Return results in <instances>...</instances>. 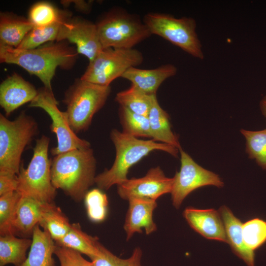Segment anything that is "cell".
<instances>
[{
    "label": "cell",
    "mask_w": 266,
    "mask_h": 266,
    "mask_svg": "<svg viewBox=\"0 0 266 266\" xmlns=\"http://www.w3.org/2000/svg\"><path fill=\"white\" fill-rule=\"evenodd\" d=\"M71 13L64 11L61 18L55 23L46 27L33 28L25 36L20 45L15 48L29 50L36 48L47 42L57 41L63 22Z\"/></svg>",
    "instance_id": "26"
},
{
    "label": "cell",
    "mask_w": 266,
    "mask_h": 266,
    "mask_svg": "<svg viewBox=\"0 0 266 266\" xmlns=\"http://www.w3.org/2000/svg\"><path fill=\"white\" fill-rule=\"evenodd\" d=\"M33 24L24 17L8 12L0 14V45L17 48Z\"/></svg>",
    "instance_id": "21"
},
{
    "label": "cell",
    "mask_w": 266,
    "mask_h": 266,
    "mask_svg": "<svg viewBox=\"0 0 266 266\" xmlns=\"http://www.w3.org/2000/svg\"><path fill=\"white\" fill-rule=\"evenodd\" d=\"M128 201L129 205L124 226L127 240L136 233H142V229L147 234L155 232L157 226L153 214L157 206L156 201L146 198H133Z\"/></svg>",
    "instance_id": "16"
},
{
    "label": "cell",
    "mask_w": 266,
    "mask_h": 266,
    "mask_svg": "<svg viewBox=\"0 0 266 266\" xmlns=\"http://www.w3.org/2000/svg\"><path fill=\"white\" fill-rule=\"evenodd\" d=\"M240 132L246 139V151L249 157L266 169V129L259 131L242 129Z\"/></svg>",
    "instance_id": "29"
},
{
    "label": "cell",
    "mask_w": 266,
    "mask_h": 266,
    "mask_svg": "<svg viewBox=\"0 0 266 266\" xmlns=\"http://www.w3.org/2000/svg\"><path fill=\"white\" fill-rule=\"evenodd\" d=\"M260 106L263 114L266 118V96L260 101Z\"/></svg>",
    "instance_id": "38"
},
{
    "label": "cell",
    "mask_w": 266,
    "mask_h": 266,
    "mask_svg": "<svg viewBox=\"0 0 266 266\" xmlns=\"http://www.w3.org/2000/svg\"><path fill=\"white\" fill-rule=\"evenodd\" d=\"M218 211L224 225L227 243L233 252L247 266H255V252L249 249L244 243L241 221L226 205H222Z\"/></svg>",
    "instance_id": "19"
},
{
    "label": "cell",
    "mask_w": 266,
    "mask_h": 266,
    "mask_svg": "<svg viewBox=\"0 0 266 266\" xmlns=\"http://www.w3.org/2000/svg\"><path fill=\"white\" fill-rule=\"evenodd\" d=\"M50 138L43 135L36 139L33 155L27 167L21 164L17 190L22 196L43 203H52L56 189L51 179V159L48 157Z\"/></svg>",
    "instance_id": "5"
},
{
    "label": "cell",
    "mask_w": 266,
    "mask_h": 266,
    "mask_svg": "<svg viewBox=\"0 0 266 266\" xmlns=\"http://www.w3.org/2000/svg\"><path fill=\"white\" fill-rule=\"evenodd\" d=\"M65 40L75 44L78 53L89 62L103 49L96 24L82 18L70 16L63 22L57 41Z\"/></svg>",
    "instance_id": "12"
},
{
    "label": "cell",
    "mask_w": 266,
    "mask_h": 266,
    "mask_svg": "<svg viewBox=\"0 0 266 266\" xmlns=\"http://www.w3.org/2000/svg\"><path fill=\"white\" fill-rule=\"evenodd\" d=\"M177 68L172 64L162 65L153 69H141L132 67L122 77L130 81L139 90L149 95H156V92L166 79L174 76Z\"/></svg>",
    "instance_id": "17"
},
{
    "label": "cell",
    "mask_w": 266,
    "mask_h": 266,
    "mask_svg": "<svg viewBox=\"0 0 266 266\" xmlns=\"http://www.w3.org/2000/svg\"><path fill=\"white\" fill-rule=\"evenodd\" d=\"M38 90L16 73L7 77L0 85V105L5 116L25 103L31 102Z\"/></svg>",
    "instance_id": "14"
},
{
    "label": "cell",
    "mask_w": 266,
    "mask_h": 266,
    "mask_svg": "<svg viewBox=\"0 0 266 266\" xmlns=\"http://www.w3.org/2000/svg\"><path fill=\"white\" fill-rule=\"evenodd\" d=\"M18 175L0 174V196L17 191Z\"/></svg>",
    "instance_id": "36"
},
{
    "label": "cell",
    "mask_w": 266,
    "mask_h": 266,
    "mask_svg": "<svg viewBox=\"0 0 266 266\" xmlns=\"http://www.w3.org/2000/svg\"><path fill=\"white\" fill-rule=\"evenodd\" d=\"M143 21L152 34L165 39L195 58L203 59L193 18H177L169 14L151 12L145 15Z\"/></svg>",
    "instance_id": "8"
},
{
    "label": "cell",
    "mask_w": 266,
    "mask_h": 266,
    "mask_svg": "<svg viewBox=\"0 0 266 266\" xmlns=\"http://www.w3.org/2000/svg\"><path fill=\"white\" fill-rule=\"evenodd\" d=\"M183 215L195 231L206 239L227 243L224 225L219 211L187 207Z\"/></svg>",
    "instance_id": "15"
},
{
    "label": "cell",
    "mask_w": 266,
    "mask_h": 266,
    "mask_svg": "<svg viewBox=\"0 0 266 266\" xmlns=\"http://www.w3.org/2000/svg\"><path fill=\"white\" fill-rule=\"evenodd\" d=\"M96 24L103 48H133L152 35L138 15L119 7L110 10Z\"/></svg>",
    "instance_id": "6"
},
{
    "label": "cell",
    "mask_w": 266,
    "mask_h": 266,
    "mask_svg": "<svg viewBox=\"0 0 266 266\" xmlns=\"http://www.w3.org/2000/svg\"><path fill=\"white\" fill-rule=\"evenodd\" d=\"M64 41L51 42L29 50L0 45V61L22 67L38 77L45 89L53 92L51 81L56 68H71L78 54L76 50Z\"/></svg>",
    "instance_id": "1"
},
{
    "label": "cell",
    "mask_w": 266,
    "mask_h": 266,
    "mask_svg": "<svg viewBox=\"0 0 266 266\" xmlns=\"http://www.w3.org/2000/svg\"><path fill=\"white\" fill-rule=\"evenodd\" d=\"M32 243V239L18 238L12 233L0 235V266L21 265L27 257V252Z\"/></svg>",
    "instance_id": "25"
},
{
    "label": "cell",
    "mask_w": 266,
    "mask_h": 266,
    "mask_svg": "<svg viewBox=\"0 0 266 266\" xmlns=\"http://www.w3.org/2000/svg\"><path fill=\"white\" fill-rule=\"evenodd\" d=\"M52 182L75 201L84 199L95 183L96 160L91 147L71 150L51 159Z\"/></svg>",
    "instance_id": "2"
},
{
    "label": "cell",
    "mask_w": 266,
    "mask_h": 266,
    "mask_svg": "<svg viewBox=\"0 0 266 266\" xmlns=\"http://www.w3.org/2000/svg\"><path fill=\"white\" fill-rule=\"evenodd\" d=\"M55 241L46 231L36 225L32 234V243L25 261L19 266H55L53 258Z\"/></svg>",
    "instance_id": "20"
},
{
    "label": "cell",
    "mask_w": 266,
    "mask_h": 266,
    "mask_svg": "<svg viewBox=\"0 0 266 266\" xmlns=\"http://www.w3.org/2000/svg\"><path fill=\"white\" fill-rule=\"evenodd\" d=\"M142 255L141 249L137 247L129 258L122 259L101 245L100 254L90 259L94 266H142Z\"/></svg>",
    "instance_id": "33"
},
{
    "label": "cell",
    "mask_w": 266,
    "mask_h": 266,
    "mask_svg": "<svg viewBox=\"0 0 266 266\" xmlns=\"http://www.w3.org/2000/svg\"><path fill=\"white\" fill-rule=\"evenodd\" d=\"M64 11L57 9L49 2L41 1L33 5L29 13V20L33 28L46 27L56 22Z\"/></svg>",
    "instance_id": "30"
},
{
    "label": "cell",
    "mask_w": 266,
    "mask_h": 266,
    "mask_svg": "<svg viewBox=\"0 0 266 266\" xmlns=\"http://www.w3.org/2000/svg\"><path fill=\"white\" fill-rule=\"evenodd\" d=\"M244 242L247 248L255 252L266 242V221L255 218L242 224Z\"/></svg>",
    "instance_id": "31"
},
{
    "label": "cell",
    "mask_w": 266,
    "mask_h": 266,
    "mask_svg": "<svg viewBox=\"0 0 266 266\" xmlns=\"http://www.w3.org/2000/svg\"><path fill=\"white\" fill-rule=\"evenodd\" d=\"M111 91L104 86L77 79L65 94L69 125L76 133L86 131L94 115L104 105Z\"/></svg>",
    "instance_id": "7"
},
{
    "label": "cell",
    "mask_w": 266,
    "mask_h": 266,
    "mask_svg": "<svg viewBox=\"0 0 266 266\" xmlns=\"http://www.w3.org/2000/svg\"><path fill=\"white\" fill-rule=\"evenodd\" d=\"M143 56L134 49L103 48L89 65L80 79L99 85L108 86L122 77L132 67L142 64Z\"/></svg>",
    "instance_id": "9"
},
{
    "label": "cell",
    "mask_w": 266,
    "mask_h": 266,
    "mask_svg": "<svg viewBox=\"0 0 266 266\" xmlns=\"http://www.w3.org/2000/svg\"><path fill=\"white\" fill-rule=\"evenodd\" d=\"M88 216L94 222L103 221L107 215L108 199L100 189L88 191L84 197Z\"/></svg>",
    "instance_id": "32"
},
{
    "label": "cell",
    "mask_w": 266,
    "mask_h": 266,
    "mask_svg": "<svg viewBox=\"0 0 266 266\" xmlns=\"http://www.w3.org/2000/svg\"><path fill=\"white\" fill-rule=\"evenodd\" d=\"M55 244L85 254L90 259L100 254L101 246L97 237L83 232L80 225L77 223L71 224L67 234L62 239L55 242Z\"/></svg>",
    "instance_id": "23"
},
{
    "label": "cell",
    "mask_w": 266,
    "mask_h": 266,
    "mask_svg": "<svg viewBox=\"0 0 266 266\" xmlns=\"http://www.w3.org/2000/svg\"><path fill=\"white\" fill-rule=\"evenodd\" d=\"M53 92L44 88L38 90V94L30 102L29 106L43 109L50 117L52 123L51 131L56 134L57 145L52 148L51 153L53 156L79 148L90 147L89 141L81 139L71 129L66 113L61 111L58 107Z\"/></svg>",
    "instance_id": "10"
},
{
    "label": "cell",
    "mask_w": 266,
    "mask_h": 266,
    "mask_svg": "<svg viewBox=\"0 0 266 266\" xmlns=\"http://www.w3.org/2000/svg\"><path fill=\"white\" fill-rule=\"evenodd\" d=\"M153 96L147 95L132 85L129 89L118 93L115 100L120 106L133 113L147 116Z\"/></svg>",
    "instance_id": "27"
},
{
    "label": "cell",
    "mask_w": 266,
    "mask_h": 266,
    "mask_svg": "<svg viewBox=\"0 0 266 266\" xmlns=\"http://www.w3.org/2000/svg\"><path fill=\"white\" fill-rule=\"evenodd\" d=\"M38 130L34 118L24 111L12 121L0 114V174H19L22 153Z\"/></svg>",
    "instance_id": "4"
},
{
    "label": "cell",
    "mask_w": 266,
    "mask_h": 266,
    "mask_svg": "<svg viewBox=\"0 0 266 266\" xmlns=\"http://www.w3.org/2000/svg\"><path fill=\"white\" fill-rule=\"evenodd\" d=\"M43 202L21 196L10 224V233L24 238L32 235L40 220Z\"/></svg>",
    "instance_id": "18"
},
{
    "label": "cell",
    "mask_w": 266,
    "mask_h": 266,
    "mask_svg": "<svg viewBox=\"0 0 266 266\" xmlns=\"http://www.w3.org/2000/svg\"><path fill=\"white\" fill-rule=\"evenodd\" d=\"M110 138L116 150L115 159L110 168L96 177L95 183L100 190H107L127 181L130 168L153 151H163L175 157L179 151L172 146L153 139H140L116 129L112 130Z\"/></svg>",
    "instance_id": "3"
},
{
    "label": "cell",
    "mask_w": 266,
    "mask_h": 266,
    "mask_svg": "<svg viewBox=\"0 0 266 266\" xmlns=\"http://www.w3.org/2000/svg\"><path fill=\"white\" fill-rule=\"evenodd\" d=\"M147 117L153 140L172 146L179 150L181 148L178 137L171 130L169 116L160 105L156 95L153 96Z\"/></svg>",
    "instance_id": "22"
},
{
    "label": "cell",
    "mask_w": 266,
    "mask_h": 266,
    "mask_svg": "<svg viewBox=\"0 0 266 266\" xmlns=\"http://www.w3.org/2000/svg\"><path fill=\"white\" fill-rule=\"evenodd\" d=\"M69 1L75 3V7L80 11L89 13L91 10L92 1L91 2H86L84 0H71Z\"/></svg>",
    "instance_id": "37"
},
{
    "label": "cell",
    "mask_w": 266,
    "mask_h": 266,
    "mask_svg": "<svg viewBox=\"0 0 266 266\" xmlns=\"http://www.w3.org/2000/svg\"><path fill=\"white\" fill-rule=\"evenodd\" d=\"M38 225L48 232L55 242L62 239L71 226L68 218L54 202L42 203Z\"/></svg>",
    "instance_id": "24"
},
{
    "label": "cell",
    "mask_w": 266,
    "mask_h": 266,
    "mask_svg": "<svg viewBox=\"0 0 266 266\" xmlns=\"http://www.w3.org/2000/svg\"><path fill=\"white\" fill-rule=\"evenodd\" d=\"M54 255L60 266H94L91 261L86 260L81 253L65 247L56 245Z\"/></svg>",
    "instance_id": "35"
},
{
    "label": "cell",
    "mask_w": 266,
    "mask_h": 266,
    "mask_svg": "<svg viewBox=\"0 0 266 266\" xmlns=\"http://www.w3.org/2000/svg\"><path fill=\"white\" fill-rule=\"evenodd\" d=\"M21 196L17 191L0 196V235L11 233V222Z\"/></svg>",
    "instance_id": "34"
},
{
    "label": "cell",
    "mask_w": 266,
    "mask_h": 266,
    "mask_svg": "<svg viewBox=\"0 0 266 266\" xmlns=\"http://www.w3.org/2000/svg\"><path fill=\"white\" fill-rule=\"evenodd\" d=\"M180 168L173 178L171 192L173 205L178 209L186 197L194 190L206 186H224L221 178L216 173L198 165L181 148Z\"/></svg>",
    "instance_id": "11"
},
{
    "label": "cell",
    "mask_w": 266,
    "mask_h": 266,
    "mask_svg": "<svg viewBox=\"0 0 266 266\" xmlns=\"http://www.w3.org/2000/svg\"><path fill=\"white\" fill-rule=\"evenodd\" d=\"M119 113L123 132L137 138H151L149 121L147 116L133 113L122 106L120 107Z\"/></svg>",
    "instance_id": "28"
},
{
    "label": "cell",
    "mask_w": 266,
    "mask_h": 266,
    "mask_svg": "<svg viewBox=\"0 0 266 266\" xmlns=\"http://www.w3.org/2000/svg\"><path fill=\"white\" fill-rule=\"evenodd\" d=\"M173 178L166 177L159 166L150 169L141 178H132L117 185V193L123 199L146 198L156 200L162 195L170 193Z\"/></svg>",
    "instance_id": "13"
}]
</instances>
